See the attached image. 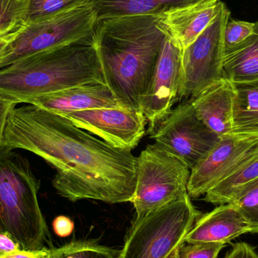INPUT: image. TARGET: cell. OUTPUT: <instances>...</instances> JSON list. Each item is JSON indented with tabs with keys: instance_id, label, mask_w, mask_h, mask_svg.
Returning <instances> with one entry per match:
<instances>
[{
	"instance_id": "obj_1",
	"label": "cell",
	"mask_w": 258,
	"mask_h": 258,
	"mask_svg": "<svg viewBox=\"0 0 258 258\" xmlns=\"http://www.w3.org/2000/svg\"><path fill=\"white\" fill-rule=\"evenodd\" d=\"M25 104L9 113L3 147L27 150L49 164L57 171L53 186L70 201L131 203L138 162L131 150L111 145L65 116Z\"/></svg>"
},
{
	"instance_id": "obj_2",
	"label": "cell",
	"mask_w": 258,
	"mask_h": 258,
	"mask_svg": "<svg viewBox=\"0 0 258 258\" xmlns=\"http://www.w3.org/2000/svg\"><path fill=\"white\" fill-rule=\"evenodd\" d=\"M166 39L159 15L98 21L95 40L104 82L122 107L141 110Z\"/></svg>"
},
{
	"instance_id": "obj_3",
	"label": "cell",
	"mask_w": 258,
	"mask_h": 258,
	"mask_svg": "<svg viewBox=\"0 0 258 258\" xmlns=\"http://www.w3.org/2000/svg\"><path fill=\"white\" fill-rule=\"evenodd\" d=\"M89 83H105L95 34L0 69V98L17 105L30 104L39 97Z\"/></svg>"
},
{
	"instance_id": "obj_4",
	"label": "cell",
	"mask_w": 258,
	"mask_h": 258,
	"mask_svg": "<svg viewBox=\"0 0 258 258\" xmlns=\"http://www.w3.org/2000/svg\"><path fill=\"white\" fill-rule=\"evenodd\" d=\"M40 185L25 156L0 147V231L9 233L22 249H41L50 244L38 200Z\"/></svg>"
},
{
	"instance_id": "obj_5",
	"label": "cell",
	"mask_w": 258,
	"mask_h": 258,
	"mask_svg": "<svg viewBox=\"0 0 258 258\" xmlns=\"http://www.w3.org/2000/svg\"><path fill=\"white\" fill-rule=\"evenodd\" d=\"M200 216L188 195L135 220L117 258H166Z\"/></svg>"
},
{
	"instance_id": "obj_6",
	"label": "cell",
	"mask_w": 258,
	"mask_h": 258,
	"mask_svg": "<svg viewBox=\"0 0 258 258\" xmlns=\"http://www.w3.org/2000/svg\"><path fill=\"white\" fill-rule=\"evenodd\" d=\"M137 159L136 185L131 201L135 220L188 196L191 170L175 155L154 143Z\"/></svg>"
},
{
	"instance_id": "obj_7",
	"label": "cell",
	"mask_w": 258,
	"mask_h": 258,
	"mask_svg": "<svg viewBox=\"0 0 258 258\" xmlns=\"http://www.w3.org/2000/svg\"><path fill=\"white\" fill-rule=\"evenodd\" d=\"M98 24L96 12L86 4L45 21L22 24L0 57V69L32 54L95 35Z\"/></svg>"
},
{
	"instance_id": "obj_8",
	"label": "cell",
	"mask_w": 258,
	"mask_h": 258,
	"mask_svg": "<svg viewBox=\"0 0 258 258\" xmlns=\"http://www.w3.org/2000/svg\"><path fill=\"white\" fill-rule=\"evenodd\" d=\"M230 12L224 4L210 25L182 51L179 100H190L222 78L224 33Z\"/></svg>"
},
{
	"instance_id": "obj_9",
	"label": "cell",
	"mask_w": 258,
	"mask_h": 258,
	"mask_svg": "<svg viewBox=\"0 0 258 258\" xmlns=\"http://www.w3.org/2000/svg\"><path fill=\"white\" fill-rule=\"evenodd\" d=\"M151 136L156 144L181 159L190 170L221 139L198 117L190 100L172 109Z\"/></svg>"
},
{
	"instance_id": "obj_10",
	"label": "cell",
	"mask_w": 258,
	"mask_h": 258,
	"mask_svg": "<svg viewBox=\"0 0 258 258\" xmlns=\"http://www.w3.org/2000/svg\"><path fill=\"white\" fill-rule=\"evenodd\" d=\"M258 156V138L225 137L191 170L188 195L197 199L205 195L232 173Z\"/></svg>"
},
{
	"instance_id": "obj_11",
	"label": "cell",
	"mask_w": 258,
	"mask_h": 258,
	"mask_svg": "<svg viewBox=\"0 0 258 258\" xmlns=\"http://www.w3.org/2000/svg\"><path fill=\"white\" fill-rule=\"evenodd\" d=\"M182 51L167 36L154 72L141 102V111L151 135L178 101L181 79Z\"/></svg>"
},
{
	"instance_id": "obj_12",
	"label": "cell",
	"mask_w": 258,
	"mask_h": 258,
	"mask_svg": "<svg viewBox=\"0 0 258 258\" xmlns=\"http://www.w3.org/2000/svg\"><path fill=\"white\" fill-rule=\"evenodd\" d=\"M61 116L111 145L131 151L142 139L147 123L141 110L123 107L94 109Z\"/></svg>"
},
{
	"instance_id": "obj_13",
	"label": "cell",
	"mask_w": 258,
	"mask_h": 258,
	"mask_svg": "<svg viewBox=\"0 0 258 258\" xmlns=\"http://www.w3.org/2000/svg\"><path fill=\"white\" fill-rule=\"evenodd\" d=\"M224 6L221 0H206L176 8L159 14V24L167 36L183 50L210 25Z\"/></svg>"
},
{
	"instance_id": "obj_14",
	"label": "cell",
	"mask_w": 258,
	"mask_h": 258,
	"mask_svg": "<svg viewBox=\"0 0 258 258\" xmlns=\"http://www.w3.org/2000/svg\"><path fill=\"white\" fill-rule=\"evenodd\" d=\"M258 233V227L250 223L231 203L220 205L201 215L184 239L186 243H230L245 233Z\"/></svg>"
},
{
	"instance_id": "obj_15",
	"label": "cell",
	"mask_w": 258,
	"mask_h": 258,
	"mask_svg": "<svg viewBox=\"0 0 258 258\" xmlns=\"http://www.w3.org/2000/svg\"><path fill=\"white\" fill-rule=\"evenodd\" d=\"M30 104L60 115L94 109L123 107L104 83L74 86L35 98Z\"/></svg>"
},
{
	"instance_id": "obj_16",
	"label": "cell",
	"mask_w": 258,
	"mask_h": 258,
	"mask_svg": "<svg viewBox=\"0 0 258 258\" xmlns=\"http://www.w3.org/2000/svg\"><path fill=\"white\" fill-rule=\"evenodd\" d=\"M234 85L220 79L190 99L198 117L220 138L233 135Z\"/></svg>"
},
{
	"instance_id": "obj_17",
	"label": "cell",
	"mask_w": 258,
	"mask_h": 258,
	"mask_svg": "<svg viewBox=\"0 0 258 258\" xmlns=\"http://www.w3.org/2000/svg\"><path fill=\"white\" fill-rule=\"evenodd\" d=\"M206 0H89L98 21L134 15H159Z\"/></svg>"
},
{
	"instance_id": "obj_18",
	"label": "cell",
	"mask_w": 258,
	"mask_h": 258,
	"mask_svg": "<svg viewBox=\"0 0 258 258\" xmlns=\"http://www.w3.org/2000/svg\"><path fill=\"white\" fill-rule=\"evenodd\" d=\"M222 78L232 83L258 80V21L252 36L237 46L224 51Z\"/></svg>"
},
{
	"instance_id": "obj_19",
	"label": "cell",
	"mask_w": 258,
	"mask_h": 258,
	"mask_svg": "<svg viewBox=\"0 0 258 258\" xmlns=\"http://www.w3.org/2000/svg\"><path fill=\"white\" fill-rule=\"evenodd\" d=\"M233 85V135L258 138V80Z\"/></svg>"
},
{
	"instance_id": "obj_20",
	"label": "cell",
	"mask_w": 258,
	"mask_h": 258,
	"mask_svg": "<svg viewBox=\"0 0 258 258\" xmlns=\"http://www.w3.org/2000/svg\"><path fill=\"white\" fill-rule=\"evenodd\" d=\"M258 177V156L232 173L205 194V201L214 205L232 203L248 183Z\"/></svg>"
},
{
	"instance_id": "obj_21",
	"label": "cell",
	"mask_w": 258,
	"mask_h": 258,
	"mask_svg": "<svg viewBox=\"0 0 258 258\" xmlns=\"http://www.w3.org/2000/svg\"><path fill=\"white\" fill-rule=\"evenodd\" d=\"M86 4L89 0H27L22 24L45 21Z\"/></svg>"
},
{
	"instance_id": "obj_22",
	"label": "cell",
	"mask_w": 258,
	"mask_h": 258,
	"mask_svg": "<svg viewBox=\"0 0 258 258\" xmlns=\"http://www.w3.org/2000/svg\"><path fill=\"white\" fill-rule=\"evenodd\" d=\"M113 250L90 241H73L58 248H48L45 258H117Z\"/></svg>"
},
{
	"instance_id": "obj_23",
	"label": "cell",
	"mask_w": 258,
	"mask_h": 258,
	"mask_svg": "<svg viewBox=\"0 0 258 258\" xmlns=\"http://www.w3.org/2000/svg\"><path fill=\"white\" fill-rule=\"evenodd\" d=\"M27 0H0V35L15 31L23 24Z\"/></svg>"
},
{
	"instance_id": "obj_24",
	"label": "cell",
	"mask_w": 258,
	"mask_h": 258,
	"mask_svg": "<svg viewBox=\"0 0 258 258\" xmlns=\"http://www.w3.org/2000/svg\"><path fill=\"white\" fill-rule=\"evenodd\" d=\"M231 204L245 219L258 227V177L244 187Z\"/></svg>"
},
{
	"instance_id": "obj_25",
	"label": "cell",
	"mask_w": 258,
	"mask_h": 258,
	"mask_svg": "<svg viewBox=\"0 0 258 258\" xmlns=\"http://www.w3.org/2000/svg\"><path fill=\"white\" fill-rule=\"evenodd\" d=\"M256 23L228 20L224 33V51L242 43L255 32Z\"/></svg>"
},
{
	"instance_id": "obj_26",
	"label": "cell",
	"mask_w": 258,
	"mask_h": 258,
	"mask_svg": "<svg viewBox=\"0 0 258 258\" xmlns=\"http://www.w3.org/2000/svg\"><path fill=\"white\" fill-rule=\"evenodd\" d=\"M225 244L218 242L184 243L178 247L179 258H217Z\"/></svg>"
},
{
	"instance_id": "obj_27",
	"label": "cell",
	"mask_w": 258,
	"mask_h": 258,
	"mask_svg": "<svg viewBox=\"0 0 258 258\" xmlns=\"http://www.w3.org/2000/svg\"><path fill=\"white\" fill-rule=\"evenodd\" d=\"M224 258H258L254 247L246 242L233 244V248L226 254Z\"/></svg>"
},
{
	"instance_id": "obj_28",
	"label": "cell",
	"mask_w": 258,
	"mask_h": 258,
	"mask_svg": "<svg viewBox=\"0 0 258 258\" xmlns=\"http://www.w3.org/2000/svg\"><path fill=\"white\" fill-rule=\"evenodd\" d=\"M53 230L59 237H68L74 230V221L64 215H60L54 218L52 223Z\"/></svg>"
},
{
	"instance_id": "obj_29",
	"label": "cell",
	"mask_w": 258,
	"mask_h": 258,
	"mask_svg": "<svg viewBox=\"0 0 258 258\" xmlns=\"http://www.w3.org/2000/svg\"><path fill=\"white\" fill-rule=\"evenodd\" d=\"M17 104H14V103L0 98V147L3 144V138H4L9 113L12 111V109L15 108Z\"/></svg>"
},
{
	"instance_id": "obj_30",
	"label": "cell",
	"mask_w": 258,
	"mask_h": 258,
	"mask_svg": "<svg viewBox=\"0 0 258 258\" xmlns=\"http://www.w3.org/2000/svg\"><path fill=\"white\" fill-rule=\"evenodd\" d=\"M21 248L20 244L9 233L0 231V257Z\"/></svg>"
},
{
	"instance_id": "obj_31",
	"label": "cell",
	"mask_w": 258,
	"mask_h": 258,
	"mask_svg": "<svg viewBox=\"0 0 258 258\" xmlns=\"http://www.w3.org/2000/svg\"><path fill=\"white\" fill-rule=\"evenodd\" d=\"M48 250V248L36 250H25L21 248L0 258H45Z\"/></svg>"
},
{
	"instance_id": "obj_32",
	"label": "cell",
	"mask_w": 258,
	"mask_h": 258,
	"mask_svg": "<svg viewBox=\"0 0 258 258\" xmlns=\"http://www.w3.org/2000/svg\"><path fill=\"white\" fill-rule=\"evenodd\" d=\"M18 29H17L15 31L11 32L9 33H6V34L0 35V57L2 54L4 52L5 49L6 47L9 45V44L15 39V36L17 35V32H18Z\"/></svg>"
},
{
	"instance_id": "obj_33",
	"label": "cell",
	"mask_w": 258,
	"mask_h": 258,
	"mask_svg": "<svg viewBox=\"0 0 258 258\" xmlns=\"http://www.w3.org/2000/svg\"><path fill=\"white\" fill-rule=\"evenodd\" d=\"M166 258H179L178 257V248L174 249L169 255Z\"/></svg>"
}]
</instances>
